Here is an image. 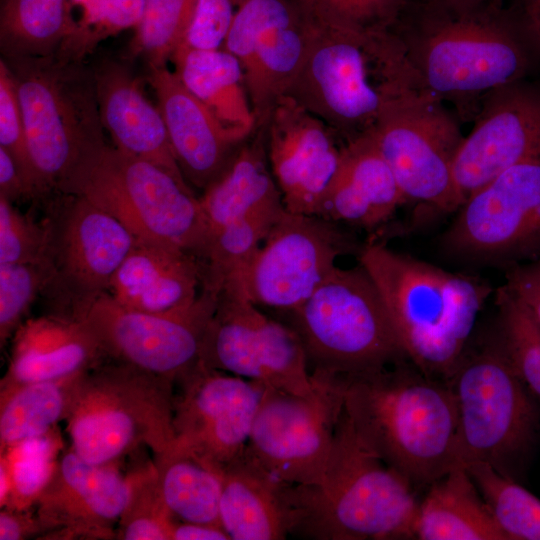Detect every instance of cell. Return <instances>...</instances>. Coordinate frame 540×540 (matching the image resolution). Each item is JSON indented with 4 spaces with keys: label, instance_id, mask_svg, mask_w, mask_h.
<instances>
[{
    "label": "cell",
    "instance_id": "obj_20",
    "mask_svg": "<svg viewBox=\"0 0 540 540\" xmlns=\"http://www.w3.org/2000/svg\"><path fill=\"white\" fill-rule=\"evenodd\" d=\"M266 152L288 212L317 216L336 176L343 147L334 131L289 96H282L269 118Z\"/></svg>",
    "mask_w": 540,
    "mask_h": 540
},
{
    "label": "cell",
    "instance_id": "obj_24",
    "mask_svg": "<svg viewBox=\"0 0 540 540\" xmlns=\"http://www.w3.org/2000/svg\"><path fill=\"white\" fill-rule=\"evenodd\" d=\"M103 128L114 146L147 160L187 184L168 137L163 116L144 95L137 79L124 65L104 61L93 69Z\"/></svg>",
    "mask_w": 540,
    "mask_h": 540
},
{
    "label": "cell",
    "instance_id": "obj_8",
    "mask_svg": "<svg viewBox=\"0 0 540 540\" xmlns=\"http://www.w3.org/2000/svg\"><path fill=\"white\" fill-rule=\"evenodd\" d=\"M174 385L131 365L104 360L85 372L66 422L71 449L92 464L119 463L140 447L159 456L174 442Z\"/></svg>",
    "mask_w": 540,
    "mask_h": 540
},
{
    "label": "cell",
    "instance_id": "obj_48",
    "mask_svg": "<svg viewBox=\"0 0 540 540\" xmlns=\"http://www.w3.org/2000/svg\"><path fill=\"white\" fill-rule=\"evenodd\" d=\"M48 533V529L39 516L27 510L1 508L0 540H22Z\"/></svg>",
    "mask_w": 540,
    "mask_h": 540
},
{
    "label": "cell",
    "instance_id": "obj_34",
    "mask_svg": "<svg viewBox=\"0 0 540 540\" xmlns=\"http://www.w3.org/2000/svg\"><path fill=\"white\" fill-rule=\"evenodd\" d=\"M157 482L178 521L220 525V473L192 456L167 452L155 457Z\"/></svg>",
    "mask_w": 540,
    "mask_h": 540
},
{
    "label": "cell",
    "instance_id": "obj_10",
    "mask_svg": "<svg viewBox=\"0 0 540 540\" xmlns=\"http://www.w3.org/2000/svg\"><path fill=\"white\" fill-rule=\"evenodd\" d=\"M447 381L457 408L460 463H487L516 481L540 428L533 396L494 342L464 354Z\"/></svg>",
    "mask_w": 540,
    "mask_h": 540
},
{
    "label": "cell",
    "instance_id": "obj_27",
    "mask_svg": "<svg viewBox=\"0 0 540 540\" xmlns=\"http://www.w3.org/2000/svg\"><path fill=\"white\" fill-rule=\"evenodd\" d=\"M405 202L393 172L366 133L344 145L340 167L317 216L373 229Z\"/></svg>",
    "mask_w": 540,
    "mask_h": 540
},
{
    "label": "cell",
    "instance_id": "obj_6",
    "mask_svg": "<svg viewBox=\"0 0 540 540\" xmlns=\"http://www.w3.org/2000/svg\"><path fill=\"white\" fill-rule=\"evenodd\" d=\"M5 61L15 78L41 195L60 192L81 164L106 144L93 69L60 52Z\"/></svg>",
    "mask_w": 540,
    "mask_h": 540
},
{
    "label": "cell",
    "instance_id": "obj_42",
    "mask_svg": "<svg viewBox=\"0 0 540 540\" xmlns=\"http://www.w3.org/2000/svg\"><path fill=\"white\" fill-rule=\"evenodd\" d=\"M145 0H99L76 21L73 33L66 39L60 53L82 60L103 39L140 23Z\"/></svg>",
    "mask_w": 540,
    "mask_h": 540
},
{
    "label": "cell",
    "instance_id": "obj_52",
    "mask_svg": "<svg viewBox=\"0 0 540 540\" xmlns=\"http://www.w3.org/2000/svg\"><path fill=\"white\" fill-rule=\"evenodd\" d=\"M441 5L461 10L498 6L500 0H429Z\"/></svg>",
    "mask_w": 540,
    "mask_h": 540
},
{
    "label": "cell",
    "instance_id": "obj_44",
    "mask_svg": "<svg viewBox=\"0 0 540 540\" xmlns=\"http://www.w3.org/2000/svg\"><path fill=\"white\" fill-rule=\"evenodd\" d=\"M0 147L13 158L36 197L42 196L28 153L15 78L4 59L0 61Z\"/></svg>",
    "mask_w": 540,
    "mask_h": 540
},
{
    "label": "cell",
    "instance_id": "obj_45",
    "mask_svg": "<svg viewBox=\"0 0 540 540\" xmlns=\"http://www.w3.org/2000/svg\"><path fill=\"white\" fill-rule=\"evenodd\" d=\"M406 0H295L312 17L368 29H388Z\"/></svg>",
    "mask_w": 540,
    "mask_h": 540
},
{
    "label": "cell",
    "instance_id": "obj_3",
    "mask_svg": "<svg viewBox=\"0 0 540 540\" xmlns=\"http://www.w3.org/2000/svg\"><path fill=\"white\" fill-rule=\"evenodd\" d=\"M424 14L395 34L422 87L438 98L482 100L527 79L540 50L523 24L498 6L454 9L426 0Z\"/></svg>",
    "mask_w": 540,
    "mask_h": 540
},
{
    "label": "cell",
    "instance_id": "obj_43",
    "mask_svg": "<svg viewBox=\"0 0 540 540\" xmlns=\"http://www.w3.org/2000/svg\"><path fill=\"white\" fill-rule=\"evenodd\" d=\"M52 232L0 195V264L52 258Z\"/></svg>",
    "mask_w": 540,
    "mask_h": 540
},
{
    "label": "cell",
    "instance_id": "obj_9",
    "mask_svg": "<svg viewBox=\"0 0 540 540\" xmlns=\"http://www.w3.org/2000/svg\"><path fill=\"white\" fill-rule=\"evenodd\" d=\"M284 315L311 374L354 376L407 359L383 299L360 264L337 266L302 305Z\"/></svg>",
    "mask_w": 540,
    "mask_h": 540
},
{
    "label": "cell",
    "instance_id": "obj_16",
    "mask_svg": "<svg viewBox=\"0 0 540 540\" xmlns=\"http://www.w3.org/2000/svg\"><path fill=\"white\" fill-rule=\"evenodd\" d=\"M199 362L293 394L305 395L314 388L295 331L248 299L221 291L205 331Z\"/></svg>",
    "mask_w": 540,
    "mask_h": 540
},
{
    "label": "cell",
    "instance_id": "obj_11",
    "mask_svg": "<svg viewBox=\"0 0 540 540\" xmlns=\"http://www.w3.org/2000/svg\"><path fill=\"white\" fill-rule=\"evenodd\" d=\"M367 133L406 201L457 210L452 167L464 137L440 98L422 86L408 88L386 102Z\"/></svg>",
    "mask_w": 540,
    "mask_h": 540
},
{
    "label": "cell",
    "instance_id": "obj_28",
    "mask_svg": "<svg viewBox=\"0 0 540 540\" xmlns=\"http://www.w3.org/2000/svg\"><path fill=\"white\" fill-rule=\"evenodd\" d=\"M220 525L230 540H281L291 535L293 513L285 484L245 454L220 472Z\"/></svg>",
    "mask_w": 540,
    "mask_h": 540
},
{
    "label": "cell",
    "instance_id": "obj_21",
    "mask_svg": "<svg viewBox=\"0 0 540 540\" xmlns=\"http://www.w3.org/2000/svg\"><path fill=\"white\" fill-rule=\"evenodd\" d=\"M119 463L92 464L69 447L58 459L56 471L39 496L37 515L49 539H114L115 525L128 503L130 473Z\"/></svg>",
    "mask_w": 540,
    "mask_h": 540
},
{
    "label": "cell",
    "instance_id": "obj_26",
    "mask_svg": "<svg viewBox=\"0 0 540 540\" xmlns=\"http://www.w3.org/2000/svg\"><path fill=\"white\" fill-rule=\"evenodd\" d=\"M104 359L98 341L81 320L55 314L26 319L12 337L0 387L74 376Z\"/></svg>",
    "mask_w": 540,
    "mask_h": 540
},
{
    "label": "cell",
    "instance_id": "obj_19",
    "mask_svg": "<svg viewBox=\"0 0 540 540\" xmlns=\"http://www.w3.org/2000/svg\"><path fill=\"white\" fill-rule=\"evenodd\" d=\"M482 100L475 125L453 160L457 209L508 168L540 160V85L517 81Z\"/></svg>",
    "mask_w": 540,
    "mask_h": 540
},
{
    "label": "cell",
    "instance_id": "obj_2",
    "mask_svg": "<svg viewBox=\"0 0 540 540\" xmlns=\"http://www.w3.org/2000/svg\"><path fill=\"white\" fill-rule=\"evenodd\" d=\"M305 14L308 44L285 95L347 142L374 127L391 97L421 85L401 41L388 29L361 28Z\"/></svg>",
    "mask_w": 540,
    "mask_h": 540
},
{
    "label": "cell",
    "instance_id": "obj_41",
    "mask_svg": "<svg viewBox=\"0 0 540 540\" xmlns=\"http://www.w3.org/2000/svg\"><path fill=\"white\" fill-rule=\"evenodd\" d=\"M52 258L38 261L0 264V344L11 339L25 321L37 295L53 284Z\"/></svg>",
    "mask_w": 540,
    "mask_h": 540
},
{
    "label": "cell",
    "instance_id": "obj_1",
    "mask_svg": "<svg viewBox=\"0 0 540 540\" xmlns=\"http://www.w3.org/2000/svg\"><path fill=\"white\" fill-rule=\"evenodd\" d=\"M341 378L344 410L355 432L414 489L429 487L462 465L448 381L425 375L408 359Z\"/></svg>",
    "mask_w": 540,
    "mask_h": 540
},
{
    "label": "cell",
    "instance_id": "obj_33",
    "mask_svg": "<svg viewBox=\"0 0 540 540\" xmlns=\"http://www.w3.org/2000/svg\"><path fill=\"white\" fill-rule=\"evenodd\" d=\"M75 25L68 0H2V53L6 59L52 55Z\"/></svg>",
    "mask_w": 540,
    "mask_h": 540
},
{
    "label": "cell",
    "instance_id": "obj_12",
    "mask_svg": "<svg viewBox=\"0 0 540 540\" xmlns=\"http://www.w3.org/2000/svg\"><path fill=\"white\" fill-rule=\"evenodd\" d=\"M219 293L205 284L193 304L167 313L128 308L103 293L76 308L72 318L89 328L105 358L131 365L174 385L199 362Z\"/></svg>",
    "mask_w": 540,
    "mask_h": 540
},
{
    "label": "cell",
    "instance_id": "obj_4",
    "mask_svg": "<svg viewBox=\"0 0 540 540\" xmlns=\"http://www.w3.org/2000/svg\"><path fill=\"white\" fill-rule=\"evenodd\" d=\"M407 359L425 375L447 381L465 354L492 288L477 277L401 254L377 242L359 251Z\"/></svg>",
    "mask_w": 540,
    "mask_h": 540
},
{
    "label": "cell",
    "instance_id": "obj_50",
    "mask_svg": "<svg viewBox=\"0 0 540 540\" xmlns=\"http://www.w3.org/2000/svg\"><path fill=\"white\" fill-rule=\"evenodd\" d=\"M171 540H230L221 526L177 521Z\"/></svg>",
    "mask_w": 540,
    "mask_h": 540
},
{
    "label": "cell",
    "instance_id": "obj_47",
    "mask_svg": "<svg viewBox=\"0 0 540 540\" xmlns=\"http://www.w3.org/2000/svg\"><path fill=\"white\" fill-rule=\"evenodd\" d=\"M505 286L540 324V259L509 267Z\"/></svg>",
    "mask_w": 540,
    "mask_h": 540
},
{
    "label": "cell",
    "instance_id": "obj_14",
    "mask_svg": "<svg viewBox=\"0 0 540 540\" xmlns=\"http://www.w3.org/2000/svg\"><path fill=\"white\" fill-rule=\"evenodd\" d=\"M352 247L336 223L285 209L248 265L220 291L286 314L310 297Z\"/></svg>",
    "mask_w": 540,
    "mask_h": 540
},
{
    "label": "cell",
    "instance_id": "obj_15",
    "mask_svg": "<svg viewBox=\"0 0 540 540\" xmlns=\"http://www.w3.org/2000/svg\"><path fill=\"white\" fill-rule=\"evenodd\" d=\"M443 234L445 253L516 265L540 252V160L514 165L470 195Z\"/></svg>",
    "mask_w": 540,
    "mask_h": 540
},
{
    "label": "cell",
    "instance_id": "obj_32",
    "mask_svg": "<svg viewBox=\"0 0 540 540\" xmlns=\"http://www.w3.org/2000/svg\"><path fill=\"white\" fill-rule=\"evenodd\" d=\"M84 373L0 387V452L46 434L65 420Z\"/></svg>",
    "mask_w": 540,
    "mask_h": 540
},
{
    "label": "cell",
    "instance_id": "obj_29",
    "mask_svg": "<svg viewBox=\"0 0 540 540\" xmlns=\"http://www.w3.org/2000/svg\"><path fill=\"white\" fill-rule=\"evenodd\" d=\"M413 535L419 540H507L462 465L428 487L418 504Z\"/></svg>",
    "mask_w": 540,
    "mask_h": 540
},
{
    "label": "cell",
    "instance_id": "obj_54",
    "mask_svg": "<svg viewBox=\"0 0 540 540\" xmlns=\"http://www.w3.org/2000/svg\"><path fill=\"white\" fill-rule=\"evenodd\" d=\"M99 0H68L70 9L78 7L81 10V15L90 10Z\"/></svg>",
    "mask_w": 540,
    "mask_h": 540
},
{
    "label": "cell",
    "instance_id": "obj_23",
    "mask_svg": "<svg viewBox=\"0 0 540 540\" xmlns=\"http://www.w3.org/2000/svg\"><path fill=\"white\" fill-rule=\"evenodd\" d=\"M149 71L178 166L186 181L205 190L224 172L234 156L232 149L248 134L222 123L166 65Z\"/></svg>",
    "mask_w": 540,
    "mask_h": 540
},
{
    "label": "cell",
    "instance_id": "obj_37",
    "mask_svg": "<svg viewBox=\"0 0 540 540\" xmlns=\"http://www.w3.org/2000/svg\"><path fill=\"white\" fill-rule=\"evenodd\" d=\"M284 210L254 213L215 232L204 261L206 283L220 290L226 280L239 274Z\"/></svg>",
    "mask_w": 540,
    "mask_h": 540
},
{
    "label": "cell",
    "instance_id": "obj_40",
    "mask_svg": "<svg viewBox=\"0 0 540 540\" xmlns=\"http://www.w3.org/2000/svg\"><path fill=\"white\" fill-rule=\"evenodd\" d=\"M128 503L118 521L116 539L171 540L174 518L161 496L155 464L130 473Z\"/></svg>",
    "mask_w": 540,
    "mask_h": 540
},
{
    "label": "cell",
    "instance_id": "obj_36",
    "mask_svg": "<svg viewBox=\"0 0 540 540\" xmlns=\"http://www.w3.org/2000/svg\"><path fill=\"white\" fill-rule=\"evenodd\" d=\"M464 467L507 540H540V499L487 463Z\"/></svg>",
    "mask_w": 540,
    "mask_h": 540
},
{
    "label": "cell",
    "instance_id": "obj_53",
    "mask_svg": "<svg viewBox=\"0 0 540 540\" xmlns=\"http://www.w3.org/2000/svg\"><path fill=\"white\" fill-rule=\"evenodd\" d=\"M11 493V479L8 467L3 458L0 457V507L4 508Z\"/></svg>",
    "mask_w": 540,
    "mask_h": 540
},
{
    "label": "cell",
    "instance_id": "obj_31",
    "mask_svg": "<svg viewBox=\"0 0 540 540\" xmlns=\"http://www.w3.org/2000/svg\"><path fill=\"white\" fill-rule=\"evenodd\" d=\"M184 86L225 125L248 135L257 120L238 59L224 48L177 49L172 58Z\"/></svg>",
    "mask_w": 540,
    "mask_h": 540
},
{
    "label": "cell",
    "instance_id": "obj_35",
    "mask_svg": "<svg viewBox=\"0 0 540 540\" xmlns=\"http://www.w3.org/2000/svg\"><path fill=\"white\" fill-rule=\"evenodd\" d=\"M498 309L494 343L540 404V324L505 285L495 291Z\"/></svg>",
    "mask_w": 540,
    "mask_h": 540
},
{
    "label": "cell",
    "instance_id": "obj_7",
    "mask_svg": "<svg viewBox=\"0 0 540 540\" xmlns=\"http://www.w3.org/2000/svg\"><path fill=\"white\" fill-rule=\"evenodd\" d=\"M60 193L86 198L116 217L138 240L205 261L211 234L200 198L188 184L147 160L104 144Z\"/></svg>",
    "mask_w": 540,
    "mask_h": 540
},
{
    "label": "cell",
    "instance_id": "obj_39",
    "mask_svg": "<svg viewBox=\"0 0 540 540\" xmlns=\"http://www.w3.org/2000/svg\"><path fill=\"white\" fill-rule=\"evenodd\" d=\"M193 6L194 0H145L131 54L142 56L149 67L165 66L183 40Z\"/></svg>",
    "mask_w": 540,
    "mask_h": 540
},
{
    "label": "cell",
    "instance_id": "obj_5",
    "mask_svg": "<svg viewBox=\"0 0 540 540\" xmlns=\"http://www.w3.org/2000/svg\"><path fill=\"white\" fill-rule=\"evenodd\" d=\"M414 490L361 441L343 409L320 480L285 484L294 520L291 535L315 540L414 539L419 504Z\"/></svg>",
    "mask_w": 540,
    "mask_h": 540
},
{
    "label": "cell",
    "instance_id": "obj_51",
    "mask_svg": "<svg viewBox=\"0 0 540 540\" xmlns=\"http://www.w3.org/2000/svg\"><path fill=\"white\" fill-rule=\"evenodd\" d=\"M520 19L540 50V0H522Z\"/></svg>",
    "mask_w": 540,
    "mask_h": 540
},
{
    "label": "cell",
    "instance_id": "obj_17",
    "mask_svg": "<svg viewBox=\"0 0 540 540\" xmlns=\"http://www.w3.org/2000/svg\"><path fill=\"white\" fill-rule=\"evenodd\" d=\"M265 386L198 364L174 384V442L168 452L220 472L241 458Z\"/></svg>",
    "mask_w": 540,
    "mask_h": 540
},
{
    "label": "cell",
    "instance_id": "obj_18",
    "mask_svg": "<svg viewBox=\"0 0 540 540\" xmlns=\"http://www.w3.org/2000/svg\"><path fill=\"white\" fill-rule=\"evenodd\" d=\"M223 44L241 64L256 120H268L303 62L309 20L295 0H235Z\"/></svg>",
    "mask_w": 540,
    "mask_h": 540
},
{
    "label": "cell",
    "instance_id": "obj_38",
    "mask_svg": "<svg viewBox=\"0 0 540 540\" xmlns=\"http://www.w3.org/2000/svg\"><path fill=\"white\" fill-rule=\"evenodd\" d=\"M62 447L56 428L0 452L10 474L11 493L4 508L27 510L52 479Z\"/></svg>",
    "mask_w": 540,
    "mask_h": 540
},
{
    "label": "cell",
    "instance_id": "obj_46",
    "mask_svg": "<svg viewBox=\"0 0 540 540\" xmlns=\"http://www.w3.org/2000/svg\"><path fill=\"white\" fill-rule=\"evenodd\" d=\"M234 5L235 0H194L189 25L177 49L221 48L235 15Z\"/></svg>",
    "mask_w": 540,
    "mask_h": 540
},
{
    "label": "cell",
    "instance_id": "obj_22",
    "mask_svg": "<svg viewBox=\"0 0 540 540\" xmlns=\"http://www.w3.org/2000/svg\"><path fill=\"white\" fill-rule=\"evenodd\" d=\"M71 199L52 233L53 283L69 293V317L80 305L106 293L137 242L116 217L84 197Z\"/></svg>",
    "mask_w": 540,
    "mask_h": 540
},
{
    "label": "cell",
    "instance_id": "obj_49",
    "mask_svg": "<svg viewBox=\"0 0 540 540\" xmlns=\"http://www.w3.org/2000/svg\"><path fill=\"white\" fill-rule=\"evenodd\" d=\"M0 195L11 202L35 198L36 195L13 158L0 147Z\"/></svg>",
    "mask_w": 540,
    "mask_h": 540
},
{
    "label": "cell",
    "instance_id": "obj_13",
    "mask_svg": "<svg viewBox=\"0 0 540 540\" xmlns=\"http://www.w3.org/2000/svg\"><path fill=\"white\" fill-rule=\"evenodd\" d=\"M311 375L314 388L305 395L265 387L246 448L253 461L289 485L320 480L344 409L342 378Z\"/></svg>",
    "mask_w": 540,
    "mask_h": 540
},
{
    "label": "cell",
    "instance_id": "obj_25",
    "mask_svg": "<svg viewBox=\"0 0 540 540\" xmlns=\"http://www.w3.org/2000/svg\"><path fill=\"white\" fill-rule=\"evenodd\" d=\"M205 284V264L197 257L137 240L106 293L128 308L167 313L193 304Z\"/></svg>",
    "mask_w": 540,
    "mask_h": 540
},
{
    "label": "cell",
    "instance_id": "obj_30",
    "mask_svg": "<svg viewBox=\"0 0 540 540\" xmlns=\"http://www.w3.org/2000/svg\"><path fill=\"white\" fill-rule=\"evenodd\" d=\"M200 201L211 238L222 227L251 214L284 209L262 139L243 146Z\"/></svg>",
    "mask_w": 540,
    "mask_h": 540
}]
</instances>
